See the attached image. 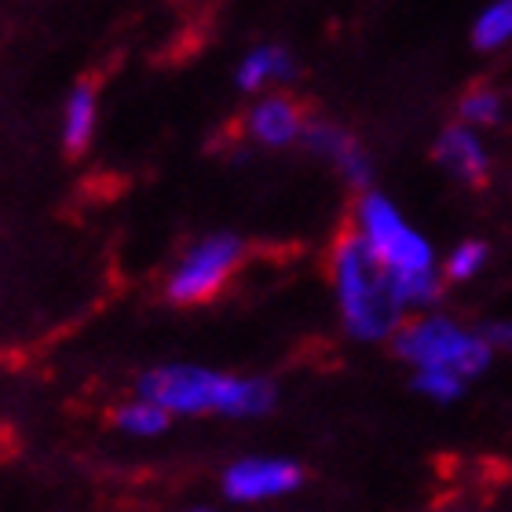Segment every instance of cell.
I'll list each match as a JSON object with an SVG mask.
<instances>
[{"mask_svg":"<svg viewBox=\"0 0 512 512\" xmlns=\"http://www.w3.org/2000/svg\"><path fill=\"white\" fill-rule=\"evenodd\" d=\"M355 235L363 238L366 249L381 260V267L392 275L395 293L403 300V308L414 311L436 308L443 297V267L436 260V249L388 194L366 187L355 202Z\"/></svg>","mask_w":512,"mask_h":512,"instance_id":"obj_1","label":"cell"},{"mask_svg":"<svg viewBox=\"0 0 512 512\" xmlns=\"http://www.w3.org/2000/svg\"><path fill=\"white\" fill-rule=\"evenodd\" d=\"M139 395L161 403L172 417H235L256 421L278 403V384L267 377H238L198 363H165L139 377Z\"/></svg>","mask_w":512,"mask_h":512,"instance_id":"obj_2","label":"cell"},{"mask_svg":"<svg viewBox=\"0 0 512 512\" xmlns=\"http://www.w3.org/2000/svg\"><path fill=\"white\" fill-rule=\"evenodd\" d=\"M330 286L341 330L359 344L392 341L410 311L395 293L392 275L381 267L359 235H341L330 253Z\"/></svg>","mask_w":512,"mask_h":512,"instance_id":"obj_3","label":"cell"},{"mask_svg":"<svg viewBox=\"0 0 512 512\" xmlns=\"http://www.w3.org/2000/svg\"><path fill=\"white\" fill-rule=\"evenodd\" d=\"M395 355L410 370H450L465 381H476L491 370L494 348L483 330H472L465 322L439 315V311H414L392 337Z\"/></svg>","mask_w":512,"mask_h":512,"instance_id":"obj_4","label":"cell"},{"mask_svg":"<svg viewBox=\"0 0 512 512\" xmlns=\"http://www.w3.org/2000/svg\"><path fill=\"white\" fill-rule=\"evenodd\" d=\"M246 260V242L231 231H213L183 249L176 267L165 278V297L180 308H194L213 300L220 289L235 278V271Z\"/></svg>","mask_w":512,"mask_h":512,"instance_id":"obj_5","label":"cell"},{"mask_svg":"<svg viewBox=\"0 0 512 512\" xmlns=\"http://www.w3.org/2000/svg\"><path fill=\"white\" fill-rule=\"evenodd\" d=\"M227 502L235 505H264L289 498L304 487V469L293 458H275V454H249V458L231 461L220 476Z\"/></svg>","mask_w":512,"mask_h":512,"instance_id":"obj_6","label":"cell"},{"mask_svg":"<svg viewBox=\"0 0 512 512\" xmlns=\"http://www.w3.org/2000/svg\"><path fill=\"white\" fill-rule=\"evenodd\" d=\"M308 114L297 99L286 96L282 88L275 92H264V96H253L246 118H242V132H246L249 143L264 150H286L304 143V132H308Z\"/></svg>","mask_w":512,"mask_h":512,"instance_id":"obj_7","label":"cell"},{"mask_svg":"<svg viewBox=\"0 0 512 512\" xmlns=\"http://www.w3.org/2000/svg\"><path fill=\"white\" fill-rule=\"evenodd\" d=\"M304 147L330 165L344 183H352L355 191H366L374 180V161L366 154V147L337 121H308L304 132Z\"/></svg>","mask_w":512,"mask_h":512,"instance_id":"obj_8","label":"cell"},{"mask_svg":"<svg viewBox=\"0 0 512 512\" xmlns=\"http://www.w3.org/2000/svg\"><path fill=\"white\" fill-rule=\"evenodd\" d=\"M297 77V55L289 52L286 44L264 41L253 44L235 66V88L242 96H264L275 88L289 85Z\"/></svg>","mask_w":512,"mask_h":512,"instance_id":"obj_9","label":"cell"},{"mask_svg":"<svg viewBox=\"0 0 512 512\" xmlns=\"http://www.w3.org/2000/svg\"><path fill=\"white\" fill-rule=\"evenodd\" d=\"M432 154H436L439 169H447L454 180L469 183V187L487 183L491 158H487V150H483L480 136H476V128L465 125V121L443 128L436 139V147H432Z\"/></svg>","mask_w":512,"mask_h":512,"instance_id":"obj_10","label":"cell"},{"mask_svg":"<svg viewBox=\"0 0 512 512\" xmlns=\"http://www.w3.org/2000/svg\"><path fill=\"white\" fill-rule=\"evenodd\" d=\"M99 128V96L92 85H74L63 99V114H59V139H63L66 154H85L96 139Z\"/></svg>","mask_w":512,"mask_h":512,"instance_id":"obj_11","label":"cell"},{"mask_svg":"<svg viewBox=\"0 0 512 512\" xmlns=\"http://www.w3.org/2000/svg\"><path fill=\"white\" fill-rule=\"evenodd\" d=\"M169 421H172L169 410L161 403H154V399H147V395H136L132 403H121L118 410H114L118 432H125V436H132V439L165 436V432H169Z\"/></svg>","mask_w":512,"mask_h":512,"instance_id":"obj_12","label":"cell"},{"mask_svg":"<svg viewBox=\"0 0 512 512\" xmlns=\"http://www.w3.org/2000/svg\"><path fill=\"white\" fill-rule=\"evenodd\" d=\"M509 41H512V0H494L491 8L476 19V26H472V44L480 52H491V48H502Z\"/></svg>","mask_w":512,"mask_h":512,"instance_id":"obj_13","label":"cell"},{"mask_svg":"<svg viewBox=\"0 0 512 512\" xmlns=\"http://www.w3.org/2000/svg\"><path fill=\"white\" fill-rule=\"evenodd\" d=\"M410 384H414L417 395H425L428 403H439V406L458 403L461 395H465V388H469L465 377L450 374V370H414Z\"/></svg>","mask_w":512,"mask_h":512,"instance_id":"obj_14","label":"cell"},{"mask_svg":"<svg viewBox=\"0 0 512 512\" xmlns=\"http://www.w3.org/2000/svg\"><path fill=\"white\" fill-rule=\"evenodd\" d=\"M487 256H491V249L483 246V242H476V238H469V242H461V246H454L447 253V260H443V278H447V282H472V278L487 267Z\"/></svg>","mask_w":512,"mask_h":512,"instance_id":"obj_15","label":"cell"},{"mask_svg":"<svg viewBox=\"0 0 512 512\" xmlns=\"http://www.w3.org/2000/svg\"><path fill=\"white\" fill-rule=\"evenodd\" d=\"M458 114L465 125H494L502 118V103H498L491 88H472L469 96L458 103Z\"/></svg>","mask_w":512,"mask_h":512,"instance_id":"obj_16","label":"cell"},{"mask_svg":"<svg viewBox=\"0 0 512 512\" xmlns=\"http://www.w3.org/2000/svg\"><path fill=\"white\" fill-rule=\"evenodd\" d=\"M483 333H487V341H491L494 352H509L512 355V319L487 322V326H483Z\"/></svg>","mask_w":512,"mask_h":512,"instance_id":"obj_17","label":"cell"},{"mask_svg":"<svg viewBox=\"0 0 512 512\" xmlns=\"http://www.w3.org/2000/svg\"><path fill=\"white\" fill-rule=\"evenodd\" d=\"M187 512H216V509H209V505H198V509H187Z\"/></svg>","mask_w":512,"mask_h":512,"instance_id":"obj_18","label":"cell"},{"mask_svg":"<svg viewBox=\"0 0 512 512\" xmlns=\"http://www.w3.org/2000/svg\"><path fill=\"white\" fill-rule=\"evenodd\" d=\"M443 512H472V509H443Z\"/></svg>","mask_w":512,"mask_h":512,"instance_id":"obj_19","label":"cell"}]
</instances>
